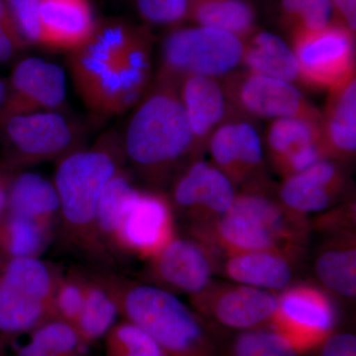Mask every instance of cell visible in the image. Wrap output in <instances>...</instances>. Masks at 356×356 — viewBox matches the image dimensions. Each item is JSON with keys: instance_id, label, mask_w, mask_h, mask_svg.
<instances>
[{"instance_id": "5bb4252c", "label": "cell", "mask_w": 356, "mask_h": 356, "mask_svg": "<svg viewBox=\"0 0 356 356\" xmlns=\"http://www.w3.org/2000/svg\"><path fill=\"white\" fill-rule=\"evenodd\" d=\"M149 273L154 285L195 297L211 286L213 261L202 242L175 235L149 259Z\"/></svg>"}, {"instance_id": "52a82bcc", "label": "cell", "mask_w": 356, "mask_h": 356, "mask_svg": "<svg viewBox=\"0 0 356 356\" xmlns=\"http://www.w3.org/2000/svg\"><path fill=\"white\" fill-rule=\"evenodd\" d=\"M79 129L58 111L11 117L0 124V166L9 172L60 159L76 151Z\"/></svg>"}, {"instance_id": "ab89813d", "label": "cell", "mask_w": 356, "mask_h": 356, "mask_svg": "<svg viewBox=\"0 0 356 356\" xmlns=\"http://www.w3.org/2000/svg\"><path fill=\"white\" fill-rule=\"evenodd\" d=\"M339 22L355 34L356 29V0H331Z\"/></svg>"}, {"instance_id": "f1b7e54d", "label": "cell", "mask_w": 356, "mask_h": 356, "mask_svg": "<svg viewBox=\"0 0 356 356\" xmlns=\"http://www.w3.org/2000/svg\"><path fill=\"white\" fill-rule=\"evenodd\" d=\"M315 273L330 291L353 299L356 295V250L355 240L329 245L318 255Z\"/></svg>"}, {"instance_id": "30bf717a", "label": "cell", "mask_w": 356, "mask_h": 356, "mask_svg": "<svg viewBox=\"0 0 356 356\" xmlns=\"http://www.w3.org/2000/svg\"><path fill=\"white\" fill-rule=\"evenodd\" d=\"M177 235L172 204L156 191L135 188L119 218L114 236V250L149 259Z\"/></svg>"}, {"instance_id": "ac0fdd59", "label": "cell", "mask_w": 356, "mask_h": 356, "mask_svg": "<svg viewBox=\"0 0 356 356\" xmlns=\"http://www.w3.org/2000/svg\"><path fill=\"white\" fill-rule=\"evenodd\" d=\"M344 188V177L336 163L322 159L303 172L285 177L281 204L292 214H310L329 208Z\"/></svg>"}, {"instance_id": "74e56055", "label": "cell", "mask_w": 356, "mask_h": 356, "mask_svg": "<svg viewBox=\"0 0 356 356\" xmlns=\"http://www.w3.org/2000/svg\"><path fill=\"white\" fill-rule=\"evenodd\" d=\"M26 44L14 25L6 0H0V64L13 60Z\"/></svg>"}, {"instance_id": "603a6c76", "label": "cell", "mask_w": 356, "mask_h": 356, "mask_svg": "<svg viewBox=\"0 0 356 356\" xmlns=\"http://www.w3.org/2000/svg\"><path fill=\"white\" fill-rule=\"evenodd\" d=\"M60 202L55 184L38 173H13L7 193L6 213L55 227Z\"/></svg>"}, {"instance_id": "e0dca14e", "label": "cell", "mask_w": 356, "mask_h": 356, "mask_svg": "<svg viewBox=\"0 0 356 356\" xmlns=\"http://www.w3.org/2000/svg\"><path fill=\"white\" fill-rule=\"evenodd\" d=\"M213 165L234 184L250 181L264 163V149L257 129L245 121L222 123L211 136Z\"/></svg>"}, {"instance_id": "6da1fadb", "label": "cell", "mask_w": 356, "mask_h": 356, "mask_svg": "<svg viewBox=\"0 0 356 356\" xmlns=\"http://www.w3.org/2000/svg\"><path fill=\"white\" fill-rule=\"evenodd\" d=\"M136 33L116 21L96 23L90 38L70 51L72 79L81 99L96 114L123 113L146 88L151 51L133 43Z\"/></svg>"}, {"instance_id": "4fadbf2b", "label": "cell", "mask_w": 356, "mask_h": 356, "mask_svg": "<svg viewBox=\"0 0 356 356\" xmlns=\"http://www.w3.org/2000/svg\"><path fill=\"white\" fill-rule=\"evenodd\" d=\"M192 299L204 315L238 332L270 327L278 307V296L273 292L236 283L210 286Z\"/></svg>"}, {"instance_id": "9c48e42d", "label": "cell", "mask_w": 356, "mask_h": 356, "mask_svg": "<svg viewBox=\"0 0 356 356\" xmlns=\"http://www.w3.org/2000/svg\"><path fill=\"white\" fill-rule=\"evenodd\" d=\"M336 305L327 293L309 284L288 286L278 296L270 327L300 355L320 348L336 329Z\"/></svg>"}, {"instance_id": "7bdbcfd3", "label": "cell", "mask_w": 356, "mask_h": 356, "mask_svg": "<svg viewBox=\"0 0 356 356\" xmlns=\"http://www.w3.org/2000/svg\"><path fill=\"white\" fill-rule=\"evenodd\" d=\"M7 95V84L6 81L0 77V115H1L2 110H3L4 104H6Z\"/></svg>"}, {"instance_id": "b9f144b4", "label": "cell", "mask_w": 356, "mask_h": 356, "mask_svg": "<svg viewBox=\"0 0 356 356\" xmlns=\"http://www.w3.org/2000/svg\"><path fill=\"white\" fill-rule=\"evenodd\" d=\"M18 337L13 334H2L0 332V356H7L9 348L13 346L14 341Z\"/></svg>"}, {"instance_id": "8fae6325", "label": "cell", "mask_w": 356, "mask_h": 356, "mask_svg": "<svg viewBox=\"0 0 356 356\" xmlns=\"http://www.w3.org/2000/svg\"><path fill=\"white\" fill-rule=\"evenodd\" d=\"M6 84L0 124L18 115L57 111L67 95L64 70L40 58L21 60L13 67Z\"/></svg>"}, {"instance_id": "7402d4cb", "label": "cell", "mask_w": 356, "mask_h": 356, "mask_svg": "<svg viewBox=\"0 0 356 356\" xmlns=\"http://www.w3.org/2000/svg\"><path fill=\"white\" fill-rule=\"evenodd\" d=\"M323 140L329 158H351L356 149L355 74L330 89L321 120Z\"/></svg>"}, {"instance_id": "484cf974", "label": "cell", "mask_w": 356, "mask_h": 356, "mask_svg": "<svg viewBox=\"0 0 356 356\" xmlns=\"http://www.w3.org/2000/svg\"><path fill=\"white\" fill-rule=\"evenodd\" d=\"M188 16L198 26L243 40L254 32L255 11L248 0H191Z\"/></svg>"}, {"instance_id": "f35d334b", "label": "cell", "mask_w": 356, "mask_h": 356, "mask_svg": "<svg viewBox=\"0 0 356 356\" xmlns=\"http://www.w3.org/2000/svg\"><path fill=\"white\" fill-rule=\"evenodd\" d=\"M318 350V356H356V337L351 332H334Z\"/></svg>"}, {"instance_id": "83f0119b", "label": "cell", "mask_w": 356, "mask_h": 356, "mask_svg": "<svg viewBox=\"0 0 356 356\" xmlns=\"http://www.w3.org/2000/svg\"><path fill=\"white\" fill-rule=\"evenodd\" d=\"M54 235V227L37 220L4 214L0 222V255L6 257H40Z\"/></svg>"}, {"instance_id": "d590c367", "label": "cell", "mask_w": 356, "mask_h": 356, "mask_svg": "<svg viewBox=\"0 0 356 356\" xmlns=\"http://www.w3.org/2000/svg\"><path fill=\"white\" fill-rule=\"evenodd\" d=\"M14 25L26 44H41L40 0H6Z\"/></svg>"}, {"instance_id": "4316f807", "label": "cell", "mask_w": 356, "mask_h": 356, "mask_svg": "<svg viewBox=\"0 0 356 356\" xmlns=\"http://www.w3.org/2000/svg\"><path fill=\"white\" fill-rule=\"evenodd\" d=\"M118 306L95 276L86 275L84 302L74 329L84 344L90 346L105 334L117 322Z\"/></svg>"}, {"instance_id": "277c9868", "label": "cell", "mask_w": 356, "mask_h": 356, "mask_svg": "<svg viewBox=\"0 0 356 356\" xmlns=\"http://www.w3.org/2000/svg\"><path fill=\"white\" fill-rule=\"evenodd\" d=\"M194 149L193 134L177 88L159 83L134 113L124 154L143 177L161 184Z\"/></svg>"}, {"instance_id": "ffe728a7", "label": "cell", "mask_w": 356, "mask_h": 356, "mask_svg": "<svg viewBox=\"0 0 356 356\" xmlns=\"http://www.w3.org/2000/svg\"><path fill=\"white\" fill-rule=\"evenodd\" d=\"M179 95L188 119L194 144L200 147L227 116V95L217 79L189 76L179 84Z\"/></svg>"}, {"instance_id": "7c38bea8", "label": "cell", "mask_w": 356, "mask_h": 356, "mask_svg": "<svg viewBox=\"0 0 356 356\" xmlns=\"http://www.w3.org/2000/svg\"><path fill=\"white\" fill-rule=\"evenodd\" d=\"M224 90L238 109L255 118L273 121L287 117L322 115L292 83L274 77L250 72L231 74Z\"/></svg>"}, {"instance_id": "60d3db41", "label": "cell", "mask_w": 356, "mask_h": 356, "mask_svg": "<svg viewBox=\"0 0 356 356\" xmlns=\"http://www.w3.org/2000/svg\"><path fill=\"white\" fill-rule=\"evenodd\" d=\"M13 173L0 166V222L3 219L6 211L7 193Z\"/></svg>"}, {"instance_id": "d4e9b609", "label": "cell", "mask_w": 356, "mask_h": 356, "mask_svg": "<svg viewBox=\"0 0 356 356\" xmlns=\"http://www.w3.org/2000/svg\"><path fill=\"white\" fill-rule=\"evenodd\" d=\"M242 64L252 74L292 83L299 79L298 62L292 47L273 33H252L243 40Z\"/></svg>"}, {"instance_id": "ba28073f", "label": "cell", "mask_w": 356, "mask_h": 356, "mask_svg": "<svg viewBox=\"0 0 356 356\" xmlns=\"http://www.w3.org/2000/svg\"><path fill=\"white\" fill-rule=\"evenodd\" d=\"M353 33L341 23L323 29L293 31L292 49L299 79L313 88L332 89L355 74Z\"/></svg>"}, {"instance_id": "836d02e7", "label": "cell", "mask_w": 356, "mask_h": 356, "mask_svg": "<svg viewBox=\"0 0 356 356\" xmlns=\"http://www.w3.org/2000/svg\"><path fill=\"white\" fill-rule=\"evenodd\" d=\"M281 10L293 31L323 29L334 14L331 0H281Z\"/></svg>"}, {"instance_id": "f546056e", "label": "cell", "mask_w": 356, "mask_h": 356, "mask_svg": "<svg viewBox=\"0 0 356 356\" xmlns=\"http://www.w3.org/2000/svg\"><path fill=\"white\" fill-rule=\"evenodd\" d=\"M127 173L120 168L105 185L97 206V229L102 242L114 261V236L124 204L135 191Z\"/></svg>"}, {"instance_id": "1f68e13d", "label": "cell", "mask_w": 356, "mask_h": 356, "mask_svg": "<svg viewBox=\"0 0 356 356\" xmlns=\"http://www.w3.org/2000/svg\"><path fill=\"white\" fill-rule=\"evenodd\" d=\"M285 337L271 327L238 332L226 356H300Z\"/></svg>"}, {"instance_id": "5b68a950", "label": "cell", "mask_w": 356, "mask_h": 356, "mask_svg": "<svg viewBox=\"0 0 356 356\" xmlns=\"http://www.w3.org/2000/svg\"><path fill=\"white\" fill-rule=\"evenodd\" d=\"M300 216L259 192L236 194L229 209L218 217L214 243L227 254L277 250L290 252L300 238Z\"/></svg>"}, {"instance_id": "4dcf8cb0", "label": "cell", "mask_w": 356, "mask_h": 356, "mask_svg": "<svg viewBox=\"0 0 356 356\" xmlns=\"http://www.w3.org/2000/svg\"><path fill=\"white\" fill-rule=\"evenodd\" d=\"M103 339L104 356H168L153 337L127 320L116 322Z\"/></svg>"}, {"instance_id": "44dd1931", "label": "cell", "mask_w": 356, "mask_h": 356, "mask_svg": "<svg viewBox=\"0 0 356 356\" xmlns=\"http://www.w3.org/2000/svg\"><path fill=\"white\" fill-rule=\"evenodd\" d=\"M289 252L284 250H252L227 255L224 273L236 284L283 291L292 280L293 269Z\"/></svg>"}, {"instance_id": "8d00e7d4", "label": "cell", "mask_w": 356, "mask_h": 356, "mask_svg": "<svg viewBox=\"0 0 356 356\" xmlns=\"http://www.w3.org/2000/svg\"><path fill=\"white\" fill-rule=\"evenodd\" d=\"M138 10L147 22L170 25L188 16L191 0H136Z\"/></svg>"}, {"instance_id": "d6a6232c", "label": "cell", "mask_w": 356, "mask_h": 356, "mask_svg": "<svg viewBox=\"0 0 356 356\" xmlns=\"http://www.w3.org/2000/svg\"><path fill=\"white\" fill-rule=\"evenodd\" d=\"M30 341L51 356H86V348L74 327L51 318L30 332Z\"/></svg>"}, {"instance_id": "7a4b0ae2", "label": "cell", "mask_w": 356, "mask_h": 356, "mask_svg": "<svg viewBox=\"0 0 356 356\" xmlns=\"http://www.w3.org/2000/svg\"><path fill=\"white\" fill-rule=\"evenodd\" d=\"M123 153V145L120 147L113 138H104L88 149H76L58 159L54 178L60 241L97 270H110L115 264L98 234L97 206L105 185L122 168Z\"/></svg>"}, {"instance_id": "2e32d148", "label": "cell", "mask_w": 356, "mask_h": 356, "mask_svg": "<svg viewBox=\"0 0 356 356\" xmlns=\"http://www.w3.org/2000/svg\"><path fill=\"white\" fill-rule=\"evenodd\" d=\"M234 185L213 163L195 161L178 175L173 184L170 202L184 212L217 219L235 200Z\"/></svg>"}, {"instance_id": "e575fe53", "label": "cell", "mask_w": 356, "mask_h": 356, "mask_svg": "<svg viewBox=\"0 0 356 356\" xmlns=\"http://www.w3.org/2000/svg\"><path fill=\"white\" fill-rule=\"evenodd\" d=\"M84 284L86 275L83 273L63 274L56 287L51 303L55 318L64 321L74 327L83 306Z\"/></svg>"}, {"instance_id": "9a60e30c", "label": "cell", "mask_w": 356, "mask_h": 356, "mask_svg": "<svg viewBox=\"0 0 356 356\" xmlns=\"http://www.w3.org/2000/svg\"><path fill=\"white\" fill-rule=\"evenodd\" d=\"M320 117L294 116L273 120L267 131V147L273 165L284 177L303 172L329 159Z\"/></svg>"}, {"instance_id": "8992f818", "label": "cell", "mask_w": 356, "mask_h": 356, "mask_svg": "<svg viewBox=\"0 0 356 356\" xmlns=\"http://www.w3.org/2000/svg\"><path fill=\"white\" fill-rule=\"evenodd\" d=\"M243 53V40L231 33L198 25L175 30L163 43L159 83L177 88L189 76H228Z\"/></svg>"}, {"instance_id": "cb8c5ba5", "label": "cell", "mask_w": 356, "mask_h": 356, "mask_svg": "<svg viewBox=\"0 0 356 356\" xmlns=\"http://www.w3.org/2000/svg\"><path fill=\"white\" fill-rule=\"evenodd\" d=\"M0 255V332L19 337L55 318L51 306L31 298L7 274Z\"/></svg>"}, {"instance_id": "d6986e66", "label": "cell", "mask_w": 356, "mask_h": 356, "mask_svg": "<svg viewBox=\"0 0 356 356\" xmlns=\"http://www.w3.org/2000/svg\"><path fill=\"white\" fill-rule=\"evenodd\" d=\"M41 46L76 50L92 35L96 22L89 0H40Z\"/></svg>"}, {"instance_id": "3957f363", "label": "cell", "mask_w": 356, "mask_h": 356, "mask_svg": "<svg viewBox=\"0 0 356 356\" xmlns=\"http://www.w3.org/2000/svg\"><path fill=\"white\" fill-rule=\"evenodd\" d=\"M93 275L113 297L124 320L153 337L166 355L221 356L200 317L172 292L111 270Z\"/></svg>"}]
</instances>
